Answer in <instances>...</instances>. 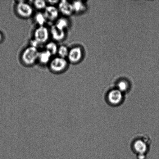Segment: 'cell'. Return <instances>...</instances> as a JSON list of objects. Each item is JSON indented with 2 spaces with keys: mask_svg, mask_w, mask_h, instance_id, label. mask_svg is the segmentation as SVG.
Here are the masks:
<instances>
[{
  "mask_svg": "<svg viewBox=\"0 0 159 159\" xmlns=\"http://www.w3.org/2000/svg\"><path fill=\"white\" fill-rule=\"evenodd\" d=\"M39 53L38 48L29 46L26 48L22 53V61L25 65L32 66L38 60Z\"/></svg>",
  "mask_w": 159,
  "mask_h": 159,
  "instance_id": "obj_1",
  "label": "cell"
},
{
  "mask_svg": "<svg viewBox=\"0 0 159 159\" xmlns=\"http://www.w3.org/2000/svg\"><path fill=\"white\" fill-rule=\"evenodd\" d=\"M68 62L66 59L59 57L51 59L49 64L50 69L53 72L60 73L63 72L68 68Z\"/></svg>",
  "mask_w": 159,
  "mask_h": 159,
  "instance_id": "obj_2",
  "label": "cell"
},
{
  "mask_svg": "<svg viewBox=\"0 0 159 159\" xmlns=\"http://www.w3.org/2000/svg\"><path fill=\"white\" fill-rule=\"evenodd\" d=\"M16 11L19 16L23 18H30L33 14V8L25 1H20L17 3Z\"/></svg>",
  "mask_w": 159,
  "mask_h": 159,
  "instance_id": "obj_3",
  "label": "cell"
},
{
  "mask_svg": "<svg viewBox=\"0 0 159 159\" xmlns=\"http://www.w3.org/2000/svg\"><path fill=\"white\" fill-rule=\"evenodd\" d=\"M50 33L46 26H39L35 29L34 33V39L40 44L47 43L49 40Z\"/></svg>",
  "mask_w": 159,
  "mask_h": 159,
  "instance_id": "obj_4",
  "label": "cell"
},
{
  "mask_svg": "<svg viewBox=\"0 0 159 159\" xmlns=\"http://www.w3.org/2000/svg\"><path fill=\"white\" fill-rule=\"evenodd\" d=\"M148 146L145 140L139 139L134 141L133 144L134 152L138 155V159H144L147 152Z\"/></svg>",
  "mask_w": 159,
  "mask_h": 159,
  "instance_id": "obj_5",
  "label": "cell"
},
{
  "mask_svg": "<svg viewBox=\"0 0 159 159\" xmlns=\"http://www.w3.org/2000/svg\"><path fill=\"white\" fill-rule=\"evenodd\" d=\"M123 93L117 89L109 91L107 96V101L109 104L112 106L119 105L124 98Z\"/></svg>",
  "mask_w": 159,
  "mask_h": 159,
  "instance_id": "obj_6",
  "label": "cell"
},
{
  "mask_svg": "<svg viewBox=\"0 0 159 159\" xmlns=\"http://www.w3.org/2000/svg\"><path fill=\"white\" fill-rule=\"evenodd\" d=\"M83 57L82 50L78 46L74 47L69 49L67 57L68 62L73 64L79 63Z\"/></svg>",
  "mask_w": 159,
  "mask_h": 159,
  "instance_id": "obj_7",
  "label": "cell"
},
{
  "mask_svg": "<svg viewBox=\"0 0 159 159\" xmlns=\"http://www.w3.org/2000/svg\"><path fill=\"white\" fill-rule=\"evenodd\" d=\"M58 9L59 12L65 16H70L74 12L72 3L66 1H60Z\"/></svg>",
  "mask_w": 159,
  "mask_h": 159,
  "instance_id": "obj_8",
  "label": "cell"
},
{
  "mask_svg": "<svg viewBox=\"0 0 159 159\" xmlns=\"http://www.w3.org/2000/svg\"><path fill=\"white\" fill-rule=\"evenodd\" d=\"M60 12L58 8L54 6H48L44 10L43 14L47 20L50 21H54L58 19Z\"/></svg>",
  "mask_w": 159,
  "mask_h": 159,
  "instance_id": "obj_9",
  "label": "cell"
},
{
  "mask_svg": "<svg viewBox=\"0 0 159 159\" xmlns=\"http://www.w3.org/2000/svg\"><path fill=\"white\" fill-rule=\"evenodd\" d=\"M50 35L56 41H63L65 38L66 34L65 30L58 29L54 25H53L50 29Z\"/></svg>",
  "mask_w": 159,
  "mask_h": 159,
  "instance_id": "obj_10",
  "label": "cell"
},
{
  "mask_svg": "<svg viewBox=\"0 0 159 159\" xmlns=\"http://www.w3.org/2000/svg\"><path fill=\"white\" fill-rule=\"evenodd\" d=\"M52 56L49 51L45 49L39 53L38 60L42 64H49Z\"/></svg>",
  "mask_w": 159,
  "mask_h": 159,
  "instance_id": "obj_11",
  "label": "cell"
},
{
  "mask_svg": "<svg viewBox=\"0 0 159 159\" xmlns=\"http://www.w3.org/2000/svg\"><path fill=\"white\" fill-rule=\"evenodd\" d=\"M68 25L69 23L68 20L65 18H61L57 20L54 25L58 29L65 31V29L68 28Z\"/></svg>",
  "mask_w": 159,
  "mask_h": 159,
  "instance_id": "obj_12",
  "label": "cell"
},
{
  "mask_svg": "<svg viewBox=\"0 0 159 159\" xmlns=\"http://www.w3.org/2000/svg\"><path fill=\"white\" fill-rule=\"evenodd\" d=\"M74 12L80 13L84 11L85 9V6L81 1H74L72 3Z\"/></svg>",
  "mask_w": 159,
  "mask_h": 159,
  "instance_id": "obj_13",
  "label": "cell"
},
{
  "mask_svg": "<svg viewBox=\"0 0 159 159\" xmlns=\"http://www.w3.org/2000/svg\"><path fill=\"white\" fill-rule=\"evenodd\" d=\"M58 47L55 42H50L47 43L46 46V49L49 51L52 56L57 54Z\"/></svg>",
  "mask_w": 159,
  "mask_h": 159,
  "instance_id": "obj_14",
  "label": "cell"
},
{
  "mask_svg": "<svg viewBox=\"0 0 159 159\" xmlns=\"http://www.w3.org/2000/svg\"><path fill=\"white\" fill-rule=\"evenodd\" d=\"M69 49L65 45H61L59 47L57 50V54L58 57L66 59L67 58Z\"/></svg>",
  "mask_w": 159,
  "mask_h": 159,
  "instance_id": "obj_15",
  "label": "cell"
},
{
  "mask_svg": "<svg viewBox=\"0 0 159 159\" xmlns=\"http://www.w3.org/2000/svg\"><path fill=\"white\" fill-rule=\"evenodd\" d=\"M35 20L39 26H44L45 23L47 21L43 13L40 12L36 15Z\"/></svg>",
  "mask_w": 159,
  "mask_h": 159,
  "instance_id": "obj_16",
  "label": "cell"
},
{
  "mask_svg": "<svg viewBox=\"0 0 159 159\" xmlns=\"http://www.w3.org/2000/svg\"><path fill=\"white\" fill-rule=\"evenodd\" d=\"M47 2L46 1H41V0H37L34 1V7L37 10H45L47 6Z\"/></svg>",
  "mask_w": 159,
  "mask_h": 159,
  "instance_id": "obj_17",
  "label": "cell"
},
{
  "mask_svg": "<svg viewBox=\"0 0 159 159\" xmlns=\"http://www.w3.org/2000/svg\"><path fill=\"white\" fill-rule=\"evenodd\" d=\"M117 87L118 89L123 93L128 89L129 85L127 81L121 80L118 83Z\"/></svg>",
  "mask_w": 159,
  "mask_h": 159,
  "instance_id": "obj_18",
  "label": "cell"
},
{
  "mask_svg": "<svg viewBox=\"0 0 159 159\" xmlns=\"http://www.w3.org/2000/svg\"><path fill=\"white\" fill-rule=\"evenodd\" d=\"M40 45V43L37 42L35 39L31 40L30 43V46L33 47L35 48H38V46Z\"/></svg>",
  "mask_w": 159,
  "mask_h": 159,
  "instance_id": "obj_19",
  "label": "cell"
},
{
  "mask_svg": "<svg viewBox=\"0 0 159 159\" xmlns=\"http://www.w3.org/2000/svg\"><path fill=\"white\" fill-rule=\"evenodd\" d=\"M47 2L51 6H54L57 4H58L60 1H48Z\"/></svg>",
  "mask_w": 159,
  "mask_h": 159,
  "instance_id": "obj_20",
  "label": "cell"
},
{
  "mask_svg": "<svg viewBox=\"0 0 159 159\" xmlns=\"http://www.w3.org/2000/svg\"><path fill=\"white\" fill-rule=\"evenodd\" d=\"M3 39V36L2 34L0 33V43L2 41Z\"/></svg>",
  "mask_w": 159,
  "mask_h": 159,
  "instance_id": "obj_21",
  "label": "cell"
}]
</instances>
